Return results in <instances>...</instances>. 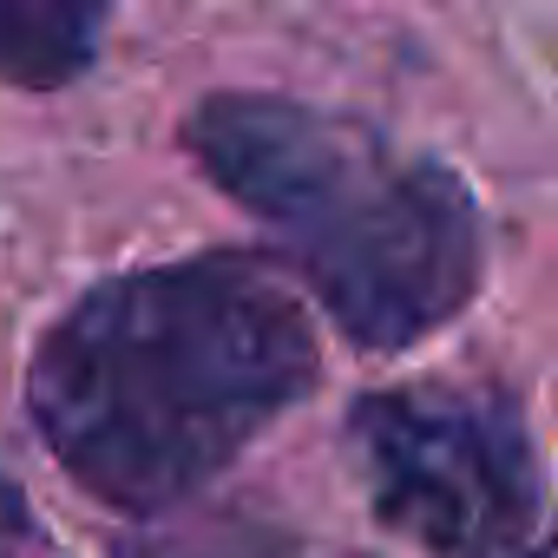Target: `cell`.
Masks as SVG:
<instances>
[{
	"instance_id": "6da1fadb",
	"label": "cell",
	"mask_w": 558,
	"mask_h": 558,
	"mask_svg": "<svg viewBox=\"0 0 558 558\" xmlns=\"http://www.w3.org/2000/svg\"><path fill=\"white\" fill-rule=\"evenodd\" d=\"M323 375L290 283L250 250H204L93 283L27 362L47 453L119 512L204 493Z\"/></svg>"
},
{
	"instance_id": "7a4b0ae2",
	"label": "cell",
	"mask_w": 558,
	"mask_h": 558,
	"mask_svg": "<svg viewBox=\"0 0 558 558\" xmlns=\"http://www.w3.org/2000/svg\"><path fill=\"white\" fill-rule=\"evenodd\" d=\"M184 151L276 236L368 355H401L447 329L486 276V223L460 171L355 112L210 93L184 119Z\"/></svg>"
},
{
	"instance_id": "3957f363",
	"label": "cell",
	"mask_w": 558,
	"mask_h": 558,
	"mask_svg": "<svg viewBox=\"0 0 558 558\" xmlns=\"http://www.w3.org/2000/svg\"><path fill=\"white\" fill-rule=\"evenodd\" d=\"M349 460L375 519L427 558H519L551 525L538 447L499 388L362 395Z\"/></svg>"
},
{
	"instance_id": "277c9868",
	"label": "cell",
	"mask_w": 558,
	"mask_h": 558,
	"mask_svg": "<svg viewBox=\"0 0 558 558\" xmlns=\"http://www.w3.org/2000/svg\"><path fill=\"white\" fill-rule=\"evenodd\" d=\"M119 0H0V80L8 86H73L112 27Z\"/></svg>"
},
{
	"instance_id": "5b68a950",
	"label": "cell",
	"mask_w": 558,
	"mask_h": 558,
	"mask_svg": "<svg viewBox=\"0 0 558 558\" xmlns=\"http://www.w3.org/2000/svg\"><path fill=\"white\" fill-rule=\"evenodd\" d=\"M0 558H66L14 480H0Z\"/></svg>"
},
{
	"instance_id": "8992f818",
	"label": "cell",
	"mask_w": 558,
	"mask_h": 558,
	"mask_svg": "<svg viewBox=\"0 0 558 558\" xmlns=\"http://www.w3.org/2000/svg\"><path fill=\"white\" fill-rule=\"evenodd\" d=\"M132 558H336V551H310L283 532H236V538H210V545H171V551H132Z\"/></svg>"
},
{
	"instance_id": "52a82bcc",
	"label": "cell",
	"mask_w": 558,
	"mask_h": 558,
	"mask_svg": "<svg viewBox=\"0 0 558 558\" xmlns=\"http://www.w3.org/2000/svg\"><path fill=\"white\" fill-rule=\"evenodd\" d=\"M519 558H558V519H551V525H545V532H538V538L519 551Z\"/></svg>"
}]
</instances>
